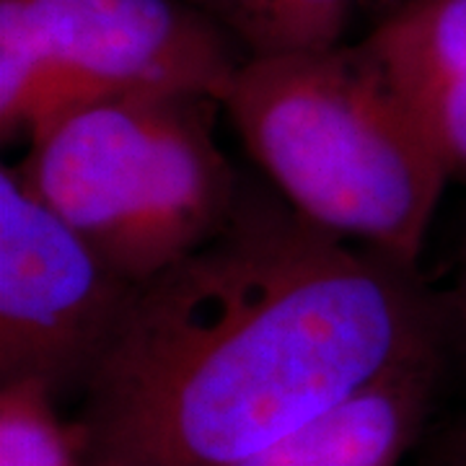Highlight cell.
<instances>
[{
  "instance_id": "cell-8",
  "label": "cell",
  "mask_w": 466,
  "mask_h": 466,
  "mask_svg": "<svg viewBox=\"0 0 466 466\" xmlns=\"http://www.w3.org/2000/svg\"><path fill=\"white\" fill-rule=\"evenodd\" d=\"M355 0H213V16L247 57L324 52L342 45Z\"/></svg>"
},
{
  "instance_id": "cell-1",
  "label": "cell",
  "mask_w": 466,
  "mask_h": 466,
  "mask_svg": "<svg viewBox=\"0 0 466 466\" xmlns=\"http://www.w3.org/2000/svg\"><path fill=\"white\" fill-rule=\"evenodd\" d=\"M453 350L420 267L244 189L148 283L73 420L86 466H238L407 360Z\"/></svg>"
},
{
  "instance_id": "cell-3",
  "label": "cell",
  "mask_w": 466,
  "mask_h": 466,
  "mask_svg": "<svg viewBox=\"0 0 466 466\" xmlns=\"http://www.w3.org/2000/svg\"><path fill=\"white\" fill-rule=\"evenodd\" d=\"M223 101L135 94L47 125L14 164L39 200L130 283L143 285L213 238L244 184L218 146Z\"/></svg>"
},
{
  "instance_id": "cell-2",
  "label": "cell",
  "mask_w": 466,
  "mask_h": 466,
  "mask_svg": "<svg viewBox=\"0 0 466 466\" xmlns=\"http://www.w3.org/2000/svg\"><path fill=\"white\" fill-rule=\"evenodd\" d=\"M223 109L296 213L420 267L453 179L433 135L363 42L247 57Z\"/></svg>"
},
{
  "instance_id": "cell-7",
  "label": "cell",
  "mask_w": 466,
  "mask_h": 466,
  "mask_svg": "<svg viewBox=\"0 0 466 466\" xmlns=\"http://www.w3.org/2000/svg\"><path fill=\"white\" fill-rule=\"evenodd\" d=\"M363 45L466 184V0H401Z\"/></svg>"
},
{
  "instance_id": "cell-9",
  "label": "cell",
  "mask_w": 466,
  "mask_h": 466,
  "mask_svg": "<svg viewBox=\"0 0 466 466\" xmlns=\"http://www.w3.org/2000/svg\"><path fill=\"white\" fill-rule=\"evenodd\" d=\"M45 383H0V466H86L73 422Z\"/></svg>"
},
{
  "instance_id": "cell-10",
  "label": "cell",
  "mask_w": 466,
  "mask_h": 466,
  "mask_svg": "<svg viewBox=\"0 0 466 466\" xmlns=\"http://www.w3.org/2000/svg\"><path fill=\"white\" fill-rule=\"evenodd\" d=\"M451 319V342H453V355L461 358V366L466 370V244L461 251V265L456 272V285L446 296Z\"/></svg>"
},
{
  "instance_id": "cell-11",
  "label": "cell",
  "mask_w": 466,
  "mask_h": 466,
  "mask_svg": "<svg viewBox=\"0 0 466 466\" xmlns=\"http://www.w3.org/2000/svg\"><path fill=\"white\" fill-rule=\"evenodd\" d=\"M438 461L443 466H466V420L459 422L438 446Z\"/></svg>"
},
{
  "instance_id": "cell-5",
  "label": "cell",
  "mask_w": 466,
  "mask_h": 466,
  "mask_svg": "<svg viewBox=\"0 0 466 466\" xmlns=\"http://www.w3.org/2000/svg\"><path fill=\"white\" fill-rule=\"evenodd\" d=\"M135 290L16 167L0 168V383L84 394Z\"/></svg>"
},
{
  "instance_id": "cell-4",
  "label": "cell",
  "mask_w": 466,
  "mask_h": 466,
  "mask_svg": "<svg viewBox=\"0 0 466 466\" xmlns=\"http://www.w3.org/2000/svg\"><path fill=\"white\" fill-rule=\"evenodd\" d=\"M236 45L187 0H0V137L135 94L223 101L247 63Z\"/></svg>"
},
{
  "instance_id": "cell-12",
  "label": "cell",
  "mask_w": 466,
  "mask_h": 466,
  "mask_svg": "<svg viewBox=\"0 0 466 466\" xmlns=\"http://www.w3.org/2000/svg\"><path fill=\"white\" fill-rule=\"evenodd\" d=\"M187 3H192V5H198L200 11H205V8H208V5H210L213 0H187Z\"/></svg>"
},
{
  "instance_id": "cell-6",
  "label": "cell",
  "mask_w": 466,
  "mask_h": 466,
  "mask_svg": "<svg viewBox=\"0 0 466 466\" xmlns=\"http://www.w3.org/2000/svg\"><path fill=\"white\" fill-rule=\"evenodd\" d=\"M453 350L407 360L238 466H400L433 415Z\"/></svg>"
}]
</instances>
